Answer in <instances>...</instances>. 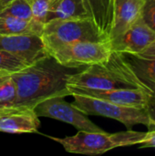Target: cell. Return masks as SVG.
<instances>
[{
  "mask_svg": "<svg viewBox=\"0 0 155 156\" xmlns=\"http://www.w3.org/2000/svg\"><path fill=\"white\" fill-rule=\"evenodd\" d=\"M71 69L47 56L12 73L16 83V107L35 108L39 102L56 96H69L67 88Z\"/></svg>",
  "mask_w": 155,
  "mask_h": 156,
  "instance_id": "obj_1",
  "label": "cell"
},
{
  "mask_svg": "<svg viewBox=\"0 0 155 156\" xmlns=\"http://www.w3.org/2000/svg\"><path fill=\"white\" fill-rule=\"evenodd\" d=\"M41 38L48 52L58 46L71 42H97L109 39L100 31L90 17L48 21L44 26Z\"/></svg>",
  "mask_w": 155,
  "mask_h": 156,
  "instance_id": "obj_2",
  "label": "cell"
},
{
  "mask_svg": "<svg viewBox=\"0 0 155 156\" xmlns=\"http://www.w3.org/2000/svg\"><path fill=\"white\" fill-rule=\"evenodd\" d=\"M67 85L97 90L136 89L125 78L116 51H112L109 59L103 63L90 65L81 71L71 73Z\"/></svg>",
  "mask_w": 155,
  "mask_h": 156,
  "instance_id": "obj_3",
  "label": "cell"
},
{
  "mask_svg": "<svg viewBox=\"0 0 155 156\" xmlns=\"http://www.w3.org/2000/svg\"><path fill=\"white\" fill-rule=\"evenodd\" d=\"M71 96L74 98L72 104L86 115L103 116L116 120L125 125L128 130L136 124H143L148 129L151 126V121L145 108L123 106L79 94H72Z\"/></svg>",
  "mask_w": 155,
  "mask_h": 156,
  "instance_id": "obj_4",
  "label": "cell"
},
{
  "mask_svg": "<svg viewBox=\"0 0 155 156\" xmlns=\"http://www.w3.org/2000/svg\"><path fill=\"white\" fill-rule=\"evenodd\" d=\"M112 51L111 41L108 39L97 42L76 41L63 44L48 51V54L60 65L77 69L103 63L109 59Z\"/></svg>",
  "mask_w": 155,
  "mask_h": 156,
  "instance_id": "obj_5",
  "label": "cell"
},
{
  "mask_svg": "<svg viewBox=\"0 0 155 156\" xmlns=\"http://www.w3.org/2000/svg\"><path fill=\"white\" fill-rule=\"evenodd\" d=\"M64 98L63 96H56L39 102L34 108L36 113L38 117L52 118L71 124L79 131L104 132L72 103L67 102Z\"/></svg>",
  "mask_w": 155,
  "mask_h": 156,
  "instance_id": "obj_6",
  "label": "cell"
},
{
  "mask_svg": "<svg viewBox=\"0 0 155 156\" xmlns=\"http://www.w3.org/2000/svg\"><path fill=\"white\" fill-rule=\"evenodd\" d=\"M49 138L60 144L66 152L83 155H100L118 148L113 133H108L106 132L79 131L73 136Z\"/></svg>",
  "mask_w": 155,
  "mask_h": 156,
  "instance_id": "obj_7",
  "label": "cell"
},
{
  "mask_svg": "<svg viewBox=\"0 0 155 156\" xmlns=\"http://www.w3.org/2000/svg\"><path fill=\"white\" fill-rule=\"evenodd\" d=\"M119 62L127 80L136 89L152 93L155 90V58L138 54L117 52Z\"/></svg>",
  "mask_w": 155,
  "mask_h": 156,
  "instance_id": "obj_8",
  "label": "cell"
},
{
  "mask_svg": "<svg viewBox=\"0 0 155 156\" xmlns=\"http://www.w3.org/2000/svg\"><path fill=\"white\" fill-rule=\"evenodd\" d=\"M0 50L9 52L26 62L28 65L49 56L38 35H1Z\"/></svg>",
  "mask_w": 155,
  "mask_h": 156,
  "instance_id": "obj_9",
  "label": "cell"
},
{
  "mask_svg": "<svg viewBox=\"0 0 155 156\" xmlns=\"http://www.w3.org/2000/svg\"><path fill=\"white\" fill-rule=\"evenodd\" d=\"M38 118L33 108L13 106L0 109V132L12 134L36 133L40 126Z\"/></svg>",
  "mask_w": 155,
  "mask_h": 156,
  "instance_id": "obj_10",
  "label": "cell"
},
{
  "mask_svg": "<svg viewBox=\"0 0 155 156\" xmlns=\"http://www.w3.org/2000/svg\"><path fill=\"white\" fill-rule=\"evenodd\" d=\"M67 88L70 95L79 94L90 96L92 98L111 101L116 104L136 108H145L149 95L147 92L140 89H116L110 90H97L83 89L71 85H67Z\"/></svg>",
  "mask_w": 155,
  "mask_h": 156,
  "instance_id": "obj_11",
  "label": "cell"
},
{
  "mask_svg": "<svg viewBox=\"0 0 155 156\" xmlns=\"http://www.w3.org/2000/svg\"><path fill=\"white\" fill-rule=\"evenodd\" d=\"M154 39V30L140 18L122 34L110 41L113 51L140 54Z\"/></svg>",
  "mask_w": 155,
  "mask_h": 156,
  "instance_id": "obj_12",
  "label": "cell"
},
{
  "mask_svg": "<svg viewBox=\"0 0 155 156\" xmlns=\"http://www.w3.org/2000/svg\"><path fill=\"white\" fill-rule=\"evenodd\" d=\"M143 0H114L113 20L109 39L111 40L141 18Z\"/></svg>",
  "mask_w": 155,
  "mask_h": 156,
  "instance_id": "obj_13",
  "label": "cell"
},
{
  "mask_svg": "<svg viewBox=\"0 0 155 156\" xmlns=\"http://www.w3.org/2000/svg\"><path fill=\"white\" fill-rule=\"evenodd\" d=\"M84 17H90L84 0H50V7L47 16V22L54 19Z\"/></svg>",
  "mask_w": 155,
  "mask_h": 156,
  "instance_id": "obj_14",
  "label": "cell"
},
{
  "mask_svg": "<svg viewBox=\"0 0 155 156\" xmlns=\"http://www.w3.org/2000/svg\"><path fill=\"white\" fill-rule=\"evenodd\" d=\"M113 2L114 0H84L90 17L108 38L113 20Z\"/></svg>",
  "mask_w": 155,
  "mask_h": 156,
  "instance_id": "obj_15",
  "label": "cell"
},
{
  "mask_svg": "<svg viewBox=\"0 0 155 156\" xmlns=\"http://www.w3.org/2000/svg\"><path fill=\"white\" fill-rule=\"evenodd\" d=\"M44 24L12 16H0L1 35H38L41 36Z\"/></svg>",
  "mask_w": 155,
  "mask_h": 156,
  "instance_id": "obj_16",
  "label": "cell"
},
{
  "mask_svg": "<svg viewBox=\"0 0 155 156\" xmlns=\"http://www.w3.org/2000/svg\"><path fill=\"white\" fill-rule=\"evenodd\" d=\"M16 99V88L11 72H0V109L13 107Z\"/></svg>",
  "mask_w": 155,
  "mask_h": 156,
  "instance_id": "obj_17",
  "label": "cell"
},
{
  "mask_svg": "<svg viewBox=\"0 0 155 156\" xmlns=\"http://www.w3.org/2000/svg\"><path fill=\"white\" fill-rule=\"evenodd\" d=\"M0 16H12L25 20H31L32 13L27 0H15L0 11Z\"/></svg>",
  "mask_w": 155,
  "mask_h": 156,
  "instance_id": "obj_18",
  "label": "cell"
},
{
  "mask_svg": "<svg viewBox=\"0 0 155 156\" xmlns=\"http://www.w3.org/2000/svg\"><path fill=\"white\" fill-rule=\"evenodd\" d=\"M26 66H28V64L20 58L9 52L0 50V72L5 71L14 73L23 69Z\"/></svg>",
  "mask_w": 155,
  "mask_h": 156,
  "instance_id": "obj_19",
  "label": "cell"
},
{
  "mask_svg": "<svg viewBox=\"0 0 155 156\" xmlns=\"http://www.w3.org/2000/svg\"><path fill=\"white\" fill-rule=\"evenodd\" d=\"M113 135L118 144V147H123V146H131V145L142 144L147 136V132L146 133L135 132L131 129L125 132L113 133Z\"/></svg>",
  "mask_w": 155,
  "mask_h": 156,
  "instance_id": "obj_20",
  "label": "cell"
},
{
  "mask_svg": "<svg viewBox=\"0 0 155 156\" xmlns=\"http://www.w3.org/2000/svg\"><path fill=\"white\" fill-rule=\"evenodd\" d=\"M30 5L32 18L41 24H46L50 7V0H27Z\"/></svg>",
  "mask_w": 155,
  "mask_h": 156,
  "instance_id": "obj_21",
  "label": "cell"
},
{
  "mask_svg": "<svg viewBox=\"0 0 155 156\" xmlns=\"http://www.w3.org/2000/svg\"><path fill=\"white\" fill-rule=\"evenodd\" d=\"M143 21L155 31V0H143L141 11Z\"/></svg>",
  "mask_w": 155,
  "mask_h": 156,
  "instance_id": "obj_22",
  "label": "cell"
},
{
  "mask_svg": "<svg viewBox=\"0 0 155 156\" xmlns=\"http://www.w3.org/2000/svg\"><path fill=\"white\" fill-rule=\"evenodd\" d=\"M145 110L151 121V126L148 130H155V90L148 95Z\"/></svg>",
  "mask_w": 155,
  "mask_h": 156,
  "instance_id": "obj_23",
  "label": "cell"
},
{
  "mask_svg": "<svg viewBox=\"0 0 155 156\" xmlns=\"http://www.w3.org/2000/svg\"><path fill=\"white\" fill-rule=\"evenodd\" d=\"M141 148H155V130L147 132V136L144 141L139 144Z\"/></svg>",
  "mask_w": 155,
  "mask_h": 156,
  "instance_id": "obj_24",
  "label": "cell"
},
{
  "mask_svg": "<svg viewBox=\"0 0 155 156\" xmlns=\"http://www.w3.org/2000/svg\"><path fill=\"white\" fill-rule=\"evenodd\" d=\"M140 56L145 57V58H155V39L140 54Z\"/></svg>",
  "mask_w": 155,
  "mask_h": 156,
  "instance_id": "obj_25",
  "label": "cell"
},
{
  "mask_svg": "<svg viewBox=\"0 0 155 156\" xmlns=\"http://www.w3.org/2000/svg\"><path fill=\"white\" fill-rule=\"evenodd\" d=\"M15 0H0V11L5 7L8 4H10L11 2H13Z\"/></svg>",
  "mask_w": 155,
  "mask_h": 156,
  "instance_id": "obj_26",
  "label": "cell"
}]
</instances>
